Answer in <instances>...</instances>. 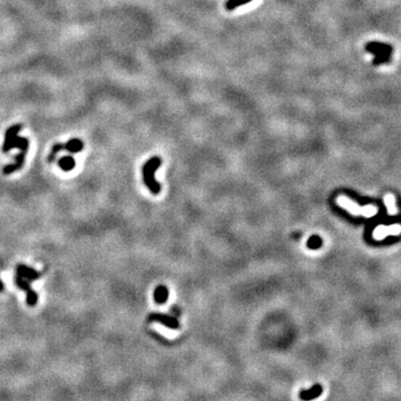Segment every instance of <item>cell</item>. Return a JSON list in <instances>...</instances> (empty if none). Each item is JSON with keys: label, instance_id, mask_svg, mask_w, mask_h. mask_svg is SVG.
<instances>
[{"label": "cell", "instance_id": "cell-1", "mask_svg": "<svg viewBox=\"0 0 401 401\" xmlns=\"http://www.w3.org/2000/svg\"><path fill=\"white\" fill-rule=\"evenodd\" d=\"M22 124H14L9 127L4 133V140L2 144V152L7 153L12 148H19L22 152L27 153L29 148V140L26 138L18 136V133L22 130Z\"/></svg>", "mask_w": 401, "mask_h": 401}, {"label": "cell", "instance_id": "cell-2", "mask_svg": "<svg viewBox=\"0 0 401 401\" xmlns=\"http://www.w3.org/2000/svg\"><path fill=\"white\" fill-rule=\"evenodd\" d=\"M160 164H162V160H160L158 158H150L143 168L144 182L153 193H158L160 190V186L158 183H156V180H154L155 170H158V168Z\"/></svg>", "mask_w": 401, "mask_h": 401}, {"label": "cell", "instance_id": "cell-3", "mask_svg": "<svg viewBox=\"0 0 401 401\" xmlns=\"http://www.w3.org/2000/svg\"><path fill=\"white\" fill-rule=\"evenodd\" d=\"M16 286L27 293V298H26L27 304L30 306H35L38 301V294L32 290L30 284H29V281H27L26 278H24L22 276H16Z\"/></svg>", "mask_w": 401, "mask_h": 401}, {"label": "cell", "instance_id": "cell-4", "mask_svg": "<svg viewBox=\"0 0 401 401\" xmlns=\"http://www.w3.org/2000/svg\"><path fill=\"white\" fill-rule=\"evenodd\" d=\"M324 394V387L321 384H316L312 386L310 389H302L299 392V398L302 401H312L319 398Z\"/></svg>", "mask_w": 401, "mask_h": 401}, {"label": "cell", "instance_id": "cell-5", "mask_svg": "<svg viewBox=\"0 0 401 401\" xmlns=\"http://www.w3.org/2000/svg\"><path fill=\"white\" fill-rule=\"evenodd\" d=\"M366 50L369 52L371 54H374V56H391V52H392V47L387 44H381V42H369L368 45L366 46Z\"/></svg>", "mask_w": 401, "mask_h": 401}, {"label": "cell", "instance_id": "cell-6", "mask_svg": "<svg viewBox=\"0 0 401 401\" xmlns=\"http://www.w3.org/2000/svg\"><path fill=\"white\" fill-rule=\"evenodd\" d=\"M339 203L341 206H344V208L349 210L351 213L354 214H362V215H371L374 212V208H361L359 206H356L354 203H352L350 200L348 198H339Z\"/></svg>", "mask_w": 401, "mask_h": 401}, {"label": "cell", "instance_id": "cell-7", "mask_svg": "<svg viewBox=\"0 0 401 401\" xmlns=\"http://www.w3.org/2000/svg\"><path fill=\"white\" fill-rule=\"evenodd\" d=\"M16 276L26 278L27 281L30 282V281L38 280V278H40V273L36 270H34V268L30 266H24V264H19L16 268Z\"/></svg>", "mask_w": 401, "mask_h": 401}, {"label": "cell", "instance_id": "cell-8", "mask_svg": "<svg viewBox=\"0 0 401 401\" xmlns=\"http://www.w3.org/2000/svg\"><path fill=\"white\" fill-rule=\"evenodd\" d=\"M25 152H20V153L14 156V163L9 164L4 168V174L9 175L14 172H17V170H20L22 168L24 163H25V158H26Z\"/></svg>", "mask_w": 401, "mask_h": 401}, {"label": "cell", "instance_id": "cell-9", "mask_svg": "<svg viewBox=\"0 0 401 401\" xmlns=\"http://www.w3.org/2000/svg\"><path fill=\"white\" fill-rule=\"evenodd\" d=\"M82 148H84V143H82V140L80 138L70 140L65 145H64V150H66L72 154L80 153Z\"/></svg>", "mask_w": 401, "mask_h": 401}, {"label": "cell", "instance_id": "cell-10", "mask_svg": "<svg viewBox=\"0 0 401 401\" xmlns=\"http://www.w3.org/2000/svg\"><path fill=\"white\" fill-rule=\"evenodd\" d=\"M58 165L60 168L64 170V172H70L72 170H74L76 162L72 156H62V158L58 160Z\"/></svg>", "mask_w": 401, "mask_h": 401}, {"label": "cell", "instance_id": "cell-11", "mask_svg": "<svg viewBox=\"0 0 401 401\" xmlns=\"http://www.w3.org/2000/svg\"><path fill=\"white\" fill-rule=\"evenodd\" d=\"M150 320H156V321H158V322H162L163 324L168 326H170V328H173V329H178V322H175L174 320H170L168 318L163 316H150Z\"/></svg>", "mask_w": 401, "mask_h": 401}, {"label": "cell", "instance_id": "cell-12", "mask_svg": "<svg viewBox=\"0 0 401 401\" xmlns=\"http://www.w3.org/2000/svg\"><path fill=\"white\" fill-rule=\"evenodd\" d=\"M252 0H228L226 2V8L228 10H234V9H236L241 6H244V4H246L248 2H251Z\"/></svg>", "mask_w": 401, "mask_h": 401}, {"label": "cell", "instance_id": "cell-13", "mask_svg": "<svg viewBox=\"0 0 401 401\" xmlns=\"http://www.w3.org/2000/svg\"><path fill=\"white\" fill-rule=\"evenodd\" d=\"M62 150H64V144H62V143L54 144V146L52 148L50 153V155H48V162L52 163V162H54V160L56 158L57 154L60 153V152H62Z\"/></svg>", "mask_w": 401, "mask_h": 401}, {"label": "cell", "instance_id": "cell-14", "mask_svg": "<svg viewBox=\"0 0 401 401\" xmlns=\"http://www.w3.org/2000/svg\"><path fill=\"white\" fill-rule=\"evenodd\" d=\"M168 298V291L164 286H160L155 292V300L158 303H163Z\"/></svg>", "mask_w": 401, "mask_h": 401}, {"label": "cell", "instance_id": "cell-15", "mask_svg": "<svg viewBox=\"0 0 401 401\" xmlns=\"http://www.w3.org/2000/svg\"><path fill=\"white\" fill-rule=\"evenodd\" d=\"M390 60V56H384V55H380V56H376L374 60V65H380V64H386Z\"/></svg>", "mask_w": 401, "mask_h": 401}, {"label": "cell", "instance_id": "cell-16", "mask_svg": "<svg viewBox=\"0 0 401 401\" xmlns=\"http://www.w3.org/2000/svg\"><path fill=\"white\" fill-rule=\"evenodd\" d=\"M321 244H322L321 240H320L319 238H318V236H314L312 238H310V241H309V248H318L319 246H321Z\"/></svg>", "mask_w": 401, "mask_h": 401}, {"label": "cell", "instance_id": "cell-17", "mask_svg": "<svg viewBox=\"0 0 401 401\" xmlns=\"http://www.w3.org/2000/svg\"><path fill=\"white\" fill-rule=\"evenodd\" d=\"M2 291H4V283L2 280H0V292H2Z\"/></svg>", "mask_w": 401, "mask_h": 401}]
</instances>
